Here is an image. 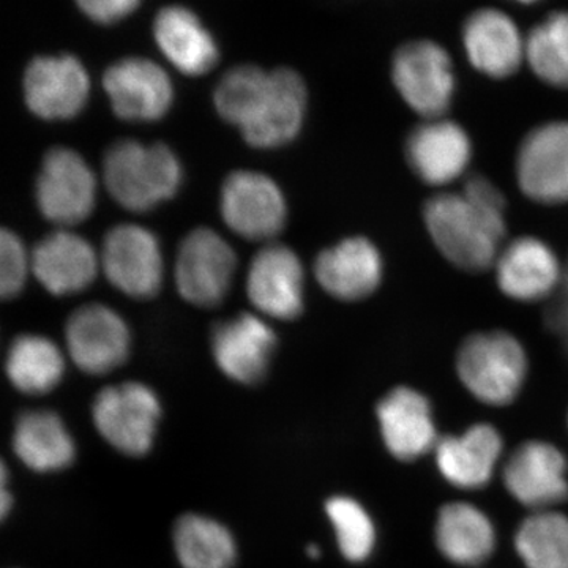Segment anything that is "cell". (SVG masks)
<instances>
[{
  "instance_id": "1f68e13d",
  "label": "cell",
  "mask_w": 568,
  "mask_h": 568,
  "mask_svg": "<svg viewBox=\"0 0 568 568\" xmlns=\"http://www.w3.org/2000/svg\"><path fill=\"white\" fill-rule=\"evenodd\" d=\"M271 88V73L256 65H239L227 71L215 89V108L224 121L244 130Z\"/></svg>"
},
{
  "instance_id": "ba28073f",
  "label": "cell",
  "mask_w": 568,
  "mask_h": 568,
  "mask_svg": "<svg viewBox=\"0 0 568 568\" xmlns=\"http://www.w3.org/2000/svg\"><path fill=\"white\" fill-rule=\"evenodd\" d=\"M517 181L538 204L568 203V122H548L530 130L519 144Z\"/></svg>"
},
{
  "instance_id": "3957f363",
  "label": "cell",
  "mask_w": 568,
  "mask_h": 568,
  "mask_svg": "<svg viewBox=\"0 0 568 568\" xmlns=\"http://www.w3.org/2000/svg\"><path fill=\"white\" fill-rule=\"evenodd\" d=\"M528 372L525 346L506 331L477 332L467 336L459 346V381L484 405H511L521 394Z\"/></svg>"
},
{
  "instance_id": "836d02e7",
  "label": "cell",
  "mask_w": 568,
  "mask_h": 568,
  "mask_svg": "<svg viewBox=\"0 0 568 568\" xmlns=\"http://www.w3.org/2000/svg\"><path fill=\"white\" fill-rule=\"evenodd\" d=\"M28 256L18 235L3 227L0 233V295L14 297L24 286Z\"/></svg>"
},
{
  "instance_id": "603a6c76",
  "label": "cell",
  "mask_w": 568,
  "mask_h": 568,
  "mask_svg": "<svg viewBox=\"0 0 568 568\" xmlns=\"http://www.w3.org/2000/svg\"><path fill=\"white\" fill-rule=\"evenodd\" d=\"M305 108L306 89L302 78L291 69L271 71V88L263 106L242 134L253 148H278L301 132Z\"/></svg>"
},
{
  "instance_id": "30bf717a",
  "label": "cell",
  "mask_w": 568,
  "mask_h": 568,
  "mask_svg": "<svg viewBox=\"0 0 568 568\" xmlns=\"http://www.w3.org/2000/svg\"><path fill=\"white\" fill-rule=\"evenodd\" d=\"M224 223L248 241H265L282 231L286 201L268 175L235 171L222 189Z\"/></svg>"
},
{
  "instance_id": "7402d4cb",
  "label": "cell",
  "mask_w": 568,
  "mask_h": 568,
  "mask_svg": "<svg viewBox=\"0 0 568 568\" xmlns=\"http://www.w3.org/2000/svg\"><path fill=\"white\" fill-rule=\"evenodd\" d=\"M315 274L325 293L339 301H362L383 282V254L366 237L345 239L317 256Z\"/></svg>"
},
{
  "instance_id": "8d00e7d4",
  "label": "cell",
  "mask_w": 568,
  "mask_h": 568,
  "mask_svg": "<svg viewBox=\"0 0 568 568\" xmlns=\"http://www.w3.org/2000/svg\"><path fill=\"white\" fill-rule=\"evenodd\" d=\"M78 7L93 21L100 22V24H112L136 10L140 2L136 0H104V2L81 0L78 2Z\"/></svg>"
},
{
  "instance_id": "8fae6325",
  "label": "cell",
  "mask_w": 568,
  "mask_h": 568,
  "mask_svg": "<svg viewBox=\"0 0 568 568\" xmlns=\"http://www.w3.org/2000/svg\"><path fill=\"white\" fill-rule=\"evenodd\" d=\"M104 274L123 294L151 298L163 278L162 252L151 231L136 224L112 227L103 242Z\"/></svg>"
},
{
  "instance_id": "ffe728a7",
  "label": "cell",
  "mask_w": 568,
  "mask_h": 568,
  "mask_svg": "<svg viewBox=\"0 0 568 568\" xmlns=\"http://www.w3.org/2000/svg\"><path fill=\"white\" fill-rule=\"evenodd\" d=\"M497 286L518 302L549 301L558 290L564 265L547 242L537 237L515 239L496 260Z\"/></svg>"
},
{
  "instance_id": "4316f807",
  "label": "cell",
  "mask_w": 568,
  "mask_h": 568,
  "mask_svg": "<svg viewBox=\"0 0 568 568\" xmlns=\"http://www.w3.org/2000/svg\"><path fill=\"white\" fill-rule=\"evenodd\" d=\"M13 448L29 469L59 473L74 462L77 447L62 418L52 410H28L14 424Z\"/></svg>"
},
{
  "instance_id": "5bb4252c",
  "label": "cell",
  "mask_w": 568,
  "mask_h": 568,
  "mask_svg": "<svg viewBox=\"0 0 568 568\" xmlns=\"http://www.w3.org/2000/svg\"><path fill=\"white\" fill-rule=\"evenodd\" d=\"M88 71L74 55H40L24 74V95L29 110L39 118L55 121L80 114L88 102Z\"/></svg>"
},
{
  "instance_id": "484cf974",
  "label": "cell",
  "mask_w": 568,
  "mask_h": 568,
  "mask_svg": "<svg viewBox=\"0 0 568 568\" xmlns=\"http://www.w3.org/2000/svg\"><path fill=\"white\" fill-rule=\"evenodd\" d=\"M153 33L163 54L185 74L207 73L219 61V48L192 10L164 7L153 22Z\"/></svg>"
},
{
  "instance_id": "f1b7e54d",
  "label": "cell",
  "mask_w": 568,
  "mask_h": 568,
  "mask_svg": "<svg viewBox=\"0 0 568 568\" xmlns=\"http://www.w3.org/2000/svg\"><path fill=\"white\" fill-rule=\"evenodd\" d=\"M174 548L183 568H233L237 560V545L231 530L204 515L179 518Z\"/></svg>"
},
{
  "instance_id": "e575fe53",
  "label": "cell",
  "mask_w": 568,
  "mask_h": 568,
  "mask_svg": "<svg viewBox=\"0 0 568 568\" xmlns=\"http://www.w3.org/2000/svg\"><path fill=\"white\" fill-rule=\"evenodd\" d=\"M463 194L481 211L497 216H506V197L495 183L484 178V175H473V178L467 179Z\"/></svg>"
},
{
  "instance_id": "9c48e42d",
  "label": "cell",
  "mask_w": 568,
  "mask_h": 568,
  "mask_svg": "<svg viewBox=\"0 0 568 568\" xmlns=\"http://www.w3.org/2000/svg\"><path fill=\"white\" fill-rule=\"evenodd\" d=\"M95 175L70 149L55 148L44 156L37 179V204L50 222L77 224L95 204Z\"/></svg>"
},
{
  "instance_id": "ab89813d",
  "label": "cell",
  "mask_w": 568,
  "mask_h": 568,
  "mask_svg": "<svg viewBox=\"0 0 568 568\" xmlns=\"http://www.w3.org/2000/svg\"><path fill=\"white\" fill-rule=\"evenodd\" d=\"M567 422H568V418H567Z\"/></svg>"
},
{
  "instance_id": "f35d334b",
  "label": "cell",
  "mask_w": 568,
  "mask_h": 568,
  "mask_svg": "<svg viewBox=\"0 0 568 568\" xmlns=\"http://www.w3.org/2000/svg\"><path fill=\"white\" fill-rule=\"evenodd\" d=\"M306 555H308L312 559H320L321 549L317 548L316 545H310V547L306 548Z\"/></svg>"
},
{
  "instance_id": "7c38bea8",
  "label": "cell",
  "mask_w": 568,
  "mask_h": 568,
  "mask_svg": "<svg viewBox=\"0 0 568 568\" xmlns=\"http://www.w3.org/2000/svg\"><path fill=\"white\" fill-rule=\"evenodd\" d=\"M67 347L71 361L89 375H106L126 361L130 332L108 306H81L67 321Z\"/></svg>"
},
{
  "instance_id": "d4e9b609",
  "label": "cell",
  "mask_w": 568,
  "mask_h": 568,
  "mask_svg": "<svg viewBox=\"0 0 568 568\" xmlns=\"http://www.w3.org/2000/svg\"><path fill=\"white\" fill-rule=\"evenodd\" d=\"M32 271L51 294L80 293L95 278V252L80 235L55 231L33 248Z\"/></svg>"
},
{
  "instance_id": "8992f818",
  "label": "cell",
  "mask_w": 568,
  "mask_h": 568,
  "mask_svg": "<svg viewBox=\"0 0 568 568\" xmlns=\"http://www.w3.org/2000/svg\"><path fill=\"white\" fill-rule=\"evenodd\" d=\"M508 495L532 511L556 510L568 499V462L547 440H526L503 467Z\"/></svg>"
},
{
  "instance_id": "7a4b0ae2",
  "label": "cell",
  "mask_w": 568,
  "mask_h": 568,
  "mask_svg": "<svg viewBox=\"0 0 568 568\" xmlns=\"http://www.w3.org/2000/svg\"><path fill=\"white\" fill-rule=\"evenodd\" d=\"M108 192L122 207L144 212L170 200L182 182V168L168 145L133 140L114 142L103 160Z\"/></svg>"
},
{
  "instance_id": "277c9868",
  "label": "cell",
  "mask_w": 568,
  "mask_h": 568,
  "mask_svg": "<svg viewBox=\"0 0 568 568\" xmlns=\"http://www.w3.org/2000/svg\"><path fill=\"white\" fill-rule=\"evenodd\" d=\"M392 81L407 106L425 121L447 114L457 88L450 55L432 40L409 41L395 52Z\"/></svg>"
},
{
  "instance_id": "cb8c5ba5",
  "label": "cell",
  "mask_w": 568,
  "mask_h": 568,
  "mask_svg": "<svg viewBox=\"0 0 568 568\" xmlns=\"http://www.w3.org/2000/svg\"><path fill=\"white\" fill-rule=\"evenodd\" d=\"M435 541L440 555L454 566H484L497 547L491 518L481 508L465 500L444 504L437 511Z\"/></svg>"
},
{
  "instance_id": "d6986e66",
  "label": "cell",
  "mask_w": 568,
  "mask_h": 568,
  "mask_svg": "<svg viewBox=\"0 0 568 568\" xmlns=\"http://www.w3.org/2000/svg\"><path fill=\"white\" fill-rule=\"evenodd\" d=\"M504 454L499 429L489 424L469 426L462 435L440 437L435 448L437 470L452 487L477 491L488 487Z\"/></svg>"
},
{
  "instance_id": "d590c367",
  "label": "cell",
  "mask_w": 568,
  "mask_h": 568,
  "mask_svg": "<svg viewBox=\"0 0 568 568\" xmlns=\"http://www.w3.org/2000/svg\"><path fill=\"white\" fill-rule=\"evenodd\" d=\"M545 324L568 343V263L564 265L562 278L545 310Z\"/></svg>"
},
{
  "instance_id": "ac0fdd59",
  "label": "cell",
  "mask_w": 568,
  "mask_h": 568,
  "mask_svg": "<svg viewBox=\"0 0 568 568\" xmlns=\"http://www.w3.org/2000/svg\"><path fill=\"white\" fill-rule=\"evenodd\" d=\"M275 347L274 331L248 313L216 324L212 332L216 365L224 375L245 386H254L264 379Z\"/></svg>"
},
{
  "instance_id": "74e56055",
  "label": "cell",
  "mask_w": 568,
  "mask_h": 568,
  "mask_svg": "<svg viewBox=\"0 0 568 568\" xmlns=\"http://www.w3.org/2000/svg\"><path fill=\"white\" fill-rule=\"evenodd\" d=\"M2 495H0V511H2V518L6 519L9 517V511L11 510V506H13V496H11L9 487V470H7V466H2Z\"/></svg>"
},
{
  "instance_id": "d6a6232c",
  "label": "cell",
  "mask_w": 568,
  "mask_h": 568,
  "mask_svg": "<svg viewBox=\"0 0 568 568\" xmlns=\"http://www.w3.org/2000/svg\"><path fill=\"white\" fill-rule=\"evenodd\" d=\"M325 514L334 526L336 544L345 559L362 564L372 558L376 548V525L372 515L357 499L334 496L325 503Z\"/></svg>"
},
{
  "instance_id": "6da1fadb",
  "label": "cell",
  "mask_w": 568,
  "mask_h": 568,
  "mask_svg": "<svg viewBox=\"0 0 568 568\" xmlns=\"http://www.w3.org/2000/svg\"><path fill=\"white\" fill-rule=\"evenodd\" d=\"M424 220L433 244L455 267L478 274L496 264L506 216L481 211L463 193H439L426 201Z\"/></svg>"
},
{
  "instance_id": "5b68a950",
  "label": "cell",
  "mask_w": 568,
  "mask_h": 568,
  "mask_svg": "<svg viewBox=\"0 0 568 568\" xmlns=\"http://www.w3.org/2000/svg\"><path fill=\"white\" fill-rule=\"evenodd\" d=\"M97 432L115 450L129 457L151 452L162 406L151 387L125 383L103 388L92 406Z\"/></svg>"
},
{
  "instance_id": "52a82bcc",
  "label": "cell",
  "mask_w": 568,
  "mask_h": 568,
  "mask_svg": "<svg viewBox=\"0 0 568 568\" xmlns=\"http://www.w3.org/2000/svg\"><path fill=\"white\" fill-rule=\"evenodd\" d=\"M234 271V250L209 227H197L183 239L175 261V284L190 304L219 305L230 291Z\"/></svg>"
},
{
  "instance_id": "4fadbf2b",
  "label": "cell",
  "mask_w": 568,
  "mask_h": 568,
  "mask_svg": "<svg viewBox=\"0 0 568 568\" xmlns=\"http://www.w3.org/2000/svg\"><path fill=\"white\" fill-rule=\"evenodd\" d=\"M376 417L384 446L399 462H416L439 443L432 403L416 388H392L377 403Z\"/></svg>"
},
{
  "instance_id": "44dd1931",
  "label": "cell",
  "mask_w": 568,
  "mask_h": 568,
  "mask_svg": "<svg viewBox=\"0 0 568 568\" xmlns=\"http://www.w3.org/2000/svg\"><path fill=\"white\" fill-rule=\"evenodd\" d=\"M463 44L474 69L495 80L517 73L526 59V40L518 26L496 9L477 10L467 18Z\"/></svg>"
},
{
  "instance_id": "83f0119b",
  "label": "cell",
  "mask_w": 568,
  "mask_h": 568,
  "mask_svg": "<svg viewBox=\"0 0 568 568\" xmlns=\"http://www.w3.org/2000/svg\"><path fill=\"white\" fill-rule=\"evenodd\" d=\"M6 372L11 386L26 395L50 394L65 372L61 349L40 335H21L11 343Z\"/></svg>"
},
{
  "instance_id": "e0dca14e",
  "label": "cell",
  "mask_w": 568,
  "mask_h": 568,
  "mask_svg": "<svg viewBox=\"0 0 568 568\" xmlns=\"http://www.w3.org/2000/svg\"><path fill=\"white\" fill-rule=\"evenodd\" d=\"M406 160L428 185L457 181L473 159V142L459 123L433 119L417 125L406 140Z\"/></svg>"
},
{
  "instance_id": "9a60e30c",
  "label": "cell",
  "mask_w": 568,
  "mask_h": 568,
  "mask_svg": "<svg viewBox=\"0 0 568 568\" xmlns=\"http://www.w3.org/2000/svg\"><path fill=\"white\" fill-rule=\"evenodd\" d=\"M104 91L112 111L126 121H155L173 103V84L162 67L142 58H126L104 71Z\"/></svg>"
},
{
  "instance_id": "4dcf8cb0",
  "label": "cell",
  "mask_w": 568,
  "mask_h": 568,
  "mask_svg": "<svg viewBox=\"0 0 568 568\" xmlns=\"http://www.w3.org/2000/svg\"><path fill=\"white\" fill-rule=\"evenodd\" d=\"M526 61L545 84L568 89V11H556L532 29Z\"/></svg>"
},
{
  "instance_id": "f546056e",
  "label": "cell",
  "mask_w": 568,
  "mask_h": 568,
  "mask_svg": "<svg viewBox=\"0 0 568 568\" xmlns=\"http://www.w3.org/2000/svg\"><path fill=\"white\" fill-rule=\"evenodd\" d=\"M514 547L526 568H568L567 515L532 511L518 526Z\"/></svg>"
},
{
  "instance_id": "2e32d148",
  "label": "cell",
  "mask_w": 568,
  "mask_h": 568,
  "mask_svg": "<svg viewBox=\"0 0 568 568\" xmlns=\"http://www.w3.org/2000/svg\"><path fill=\"white\" fill-rule=\"evenodd\" d=\"M246 293L264 315L295 320L304 310V268L297 254L278 244L261 250L250 265Z\"/></svg>"
}]
</instances>
